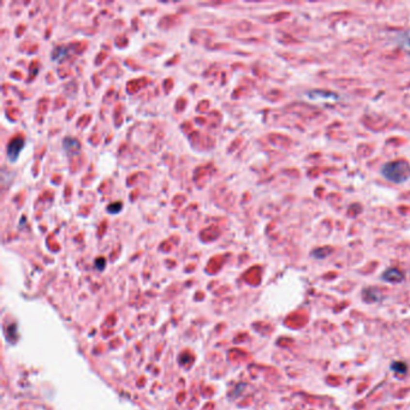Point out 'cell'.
Masks as SVG:
<instances>
[{
  "mask_svg": "<svg viewBox=\"0 0 410 410\" xmlns=\"http://www.w3.org/2000/svg\"><path fill=\"white\" fill-rule=\"evenodd\" d=\"M380 174L386 181L396 184H402L410 179V164L403 159L386 162L380 169Z\"/></svg>",
  "mask_w": 410,
  "mask_h": 410,
  "instance_id": "6da1fadb",
  "label": "cell"
},
{
  "mask_svg": "<svg viewBox=\"0 0 410 410\" xmlns=\"http://www.w3.org/2000/svg\"><path fill=\"white\" fill-rule=\"evenodd\" d=\"M24 147V140L21 136H17L12 140L7 146V158L11 162H15L18 159L19 153Z\"/></svg>",
  "mask_w": 410,
  "mask_h": 410,
  "instance_id": "7a4b0ae2",
  "label": "cell"
},
{
  "mask_svg": "<svg viewBox=\"0 0 410 410\" xmlns=\"http://www.w3.org/2000/svg\"><path fill=\"white\" fill-rule=\"evenodd\" d=\"M381 279L384 282H387V283L399 284L402 283V282H404L406 277H404L403 272L399 271L398 268H387L386 271L381 274Z\"/></svg>",
  "mask_w": 410,
  "mask_h": 410,
  "instance_id": "3957f363",
  "label": "cell"
},
{
  "mask_svg": "<svg viewBox=\"0 0 410 410\" xmlns=\"http://www.w3.org/2000/svg\"><path fill=\"white\" fill-rule=\"evenodd\" d=\"M364 302L367 303H374V302H381L385 299L382 292L377 287H366L362 292Z\"/></svg>",
  "mask_w": 410,
  "mask_h": 410,
  "instance_id": "277c9868",
  "label": "cell"
},
{
  "mask_svg": "<svg viewBox=\"0 0 410 410\" xmlns=\"http://www.w3.org/2000/svg\"><path fill=\"white\" fill-rule=\"evenodd\" d=\"M79 142L77 141L74 137H66L63 141V148L65 153L69 154V156H72V154H76L77 152L79 151Z\"/></svg>",
  "mask_w": 410,
  "mask_h": 410,
  "instance_id": "5b68a950",
  "label": "cell"
},
{
  "mask_svg": "<svg viewBox=\"0 0 410 410\" xmlns=\"http://www.w3.org/2000/svg\"><path fill=\"white\" fill-rule=\"evenodd\" d=\"M391 371L399 376H404L408 373V366L402 361H394L391 363Z\"/></svg>",
  "mask_w": 410,
  "mask_h": 410,
  "instance_id": "8992f818",
  "label": "cell"
},
{
  "mask_svg": "<svg viewBox=\"0 0 410 410\" xmlns=\"http://www.w3.org/2000/svg\"><path fill=\"white\" fill-rule=\"evenodd\" d=\"M331 252H332V249L330 248V247H325V248H317V249H315V251L312 252V256H314V257H315V259L321 260V259H325V257L329 256V255L331 254Z\"/></svg>",
  "mask_w": 410,
  "mask_h": 410,
  "instance_id": "52a82bcc",
  "label": "cell"
},
{
  "mask_svg": "<svg viewBox=\"0 0 410 410\" xmlns=\"http://www.w3.org/2000/svg\"><path fill=\"white\" fill-rule=\"evenodd\" d=\"M122 209V204L121 202H118L117 205H111V206H109V212L110 213H118L119 211Z\"/></svg>",
  "mask_w": 410,
  "mask_h": 410,
  "instance_id": "ba28073f",
  "label": "cell"
}]
</instances>
